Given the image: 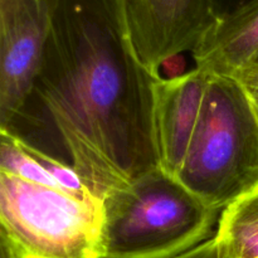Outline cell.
Returning a JSON list of instances; mask_svg holds the SVG:
<instances>
[{
    "label": "cell",
    "instance_id": "obj_12",
    "mask_svg": "<svg viewBox=\"0 0 258 258\" xmlns=\"http://www.w3.org/2000/svg\"><path fill=\"white\" fill-rule=\"evenodd\" d=\"M236 78L243 86L258 113V66H247L246 68H243V70L237 73Z\"/></svg>",
    "mask_w": 258,
    "mask_h": 258
},
{
    "label": "cell",
    "instance_id": "obj_5",
    "mask_svg": "<svg viewBox=\"0 0 258 258\" xmlns=\"http://www.w3.org/2000/svg\"><path fill=\"white\" fill-rule=\"evenodd\" d=\"M52 0H0V128L24 111L42 64Z\"/></svg>",
    "mask_w": 258,
    "mask_h": 258
},
{
    "label": "cell",
    "instance_id": "obj_13",
    "mask_svg": "<svg viewBox=\"0 0 258 258\" xmlns=\"http://www.w3.org/2000/svg\"><path fill=\"white\" fill-rule=\"evenodd\" d=\"M175 258H226L223 252H222L219 242L217 241L216 236L211 238L209 241L204 242L201 246L196 247L191 251L186 252V253L180 254V256Z\"/></svg>",
    "mask_w": 258,
    "mask_h": 258
},
{
    "label": "cell",
    "instance_id": "obj_9",
    "mask_svg": "<svg viewBox=\"0 0 258 258\" xmlns=\"http://www.w3.org/2000/svg\"><path fill=\"white\" fill-rule=\"evenodd\" d=\"M214 236L226 258H258V186L222 211Z\"/></svg>",
    "mask_w": 258,
    "mask_h": 258
},
{
    "label": "cell",
    "instance_id": "obj_10",
    "mask_svg": "<svg viewBox=\"0 0 258 258\" xmlns=\"http://www.w3.org/2000/svg\"><path fill=\"white\" fill-rule=\"evenodd\" d=\"M0 173L17 176L29 183L60 189L37 159L25 150L18 135L5 128H0Z\"/></svg>",
    "mask_w": 258,
    "mask_h": 258
},
{
    "label": "cell",
    "instance_id": "obj_8",
    "mask_svg": "<svg viewBox=\"0 0 258 258\" xmlns=\"http://www.w3.org/2000/svg\"><path fill=\"white\" fill-rule=\"evenodd\" d=\"M196 67L208 75L236 77L258 57V0L222 15L193 52Z\"/></svg>",
    "mask_w": 258,
    "mask_h": 258
},
{
    "label": "cell",
    "instance_id": "obj_16",
    "mask_svg": "<svg viewBox=\"0 0 258 258\" xmlns=\"http://www.w3.org/2000/svg\"><path fill=\"white\" fill-rule=\"evenodd\" d=\"M252 64H257V66H258V57H257V59H256V60H254V62H253V63H252Z\"/></svg>",
    "mask_w": 258,
    "mask_h": 258
},
{
    "label": "cell",
    "instance_id": "obj_6",
    "mask_svg": "<svg viewBox=\"0 0 258 258\" xmlns=\"http://www.w3.org/2000/svg\"><path fill=\"white\" fill-rule=\"evenodd\" d=\"M139 57L153 73L166 60L194 52L217 22L213 0H125Z\"/></svg>",
    "mask_w": 258,
    "mask_h": 258
},
{
    "label": "cell",
    "instance_id": "obj_4",
    "mask_svg": "<svg viewBox=\"0 0 258 258\" xmlns=\"http://www.w3.org/2000/svg\"><path fill=\"white\" fill-rule=\"evenodd\" d=\"M103 201L0 173V249L9 258H103Z\"/></svg>",
    "mask_w": 258,
    "mask_h": 258
},
{
    "label": "cell",
    "instance_id": "obj_15",
    "mask_svg": "<svg viewBox=\"0 0 258 258\" xmlns=\"http://www.w3.org/2000/svg\"><path fill=\"white\" fill-rule=\"evenodd\" d=\"M0 258H9V256H8V254L5 253V252H3L2 249H0Z\"/></svg>",
    "mask_w": 258,
    "mask_h": 258
},
{
    "label": "cell",
    "instance_id": "obj_11",
    "mask_svg": "<svg viewBox=\"0 0 258 258\" xmlns=\"http://www.w3.org/2000/svg\"><path fill=\"white\" fill-rule=\"evenodd\" d=\"M17 135V134H15ZM20 143L24 146L25 150L29 151L33 156L38 160V163L47 170V173L54 179L55 183L58 184L62 190L72 194V196L80 197V198H86V197L93 196L85 183L81 179L80 174L75 169L72 164H67L59 159L54 158L49 153L44 150H40L39 148L30 144L29 141L25 140L24 138L18 135Z\"/></svg>",
    "mask_w": 258,
    "mask_h": 258
},
{
    "label": "cell",
    "instance_id": "obj_1",
    "mask_svg": "<svg viewBox=\"0 0 258 258\" xmlns=\"http://www.w3.org/2000/svg\"><path fill=\"white\" fill-rule=\"evenodd\" d=\"M160 77L136 52L125 0H52L30 98L96 198L160 168L154 120Z\"/></svg>",
    "mask_w": 258,
    "mask_h": 258
},
{
    "label": "cell",
    "instance_id": "obj_2",
    "mask_svg": "<svg viewBox=\"0 0 258 258\" xmlns=\"http://www.w3.org/2000/svg\"><path fill=\"white\" fill-rule=\"evenodd\" d=\"M221 213L156 168L103 199V258H175L213 238Z\"/></svg>",
    "mask_w": 258,
    "mask_h": 258
},
{
    "label": "cell",
    "instance_id": "obj_3",
    "mask_svg": "<svg viewBox=\"0 0 258 258\" xmlns=\"http://www.w3.org/2000/svg\"><path fill=\"white\" fill-rule=\"evenodd\" d=\"M176 179L221 212L258 186V113L236 77L209 75L201 117Z\"/></svg>",
    "mask_w": 258,
    "mask_h": 258
},
{
    "label": "cell",
    "instance_id": "obj_14",
    "mask_svg": "<svg viewBox=\"0 0 258 258\" xmlns=\"http://www.w3.org/2000/svg\"><path fill=\"white\" fill-rule=\"evenodd\" d=\"M249 0H213L214 9H216L217 17H222L228 13L233 12L237 8L242 7L243 4L248 3Z\"/></svg>",
    "mask_w": 258,
    "mask_h": 258
},
{
    "label": "cell",
    "instance_id": "obj_7",
    "mask_svg": "<svg viewBox=\"0 0 258 258\" xmlns=\"http://www.w3.org/2000/svg\"><path fill=\"white\" fill-rule=\"evenodd\" d=\"M209 75L199 68L155 83L154 120L160 166L178 178L196 133Z\"/></svg>",
    "mask_w": 258,
    "mask_h": 258
}]
</instances>
